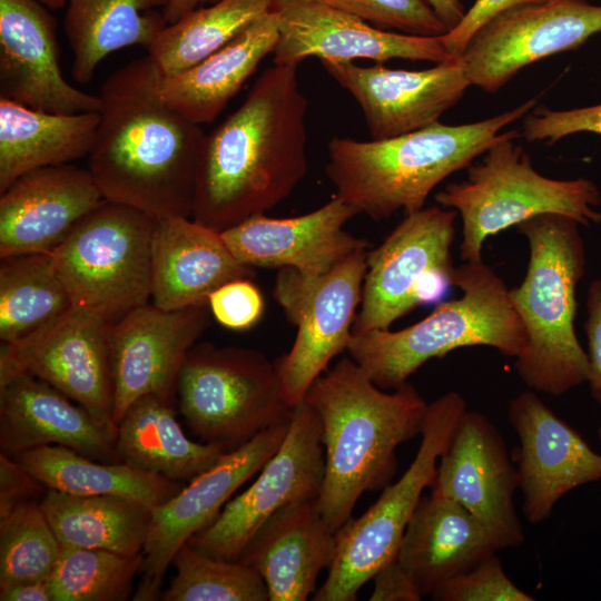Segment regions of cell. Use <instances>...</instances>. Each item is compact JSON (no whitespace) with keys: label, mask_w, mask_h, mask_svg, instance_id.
<instances>
[{"label":"cell","mask_w":601,"mask_h":601,"mask_svg":"<svg viewBox=\"0 0 601 601\" xmlns=\"http://www.w3.org/2000/svg\"><path fill=\"white\" fill-rule=\"evenodd\" d=\"M307 108L297 67H268L206 135L191 218L221 233L289 197L308 168Z\"/></svg>","instance_id":"cell-1"},{"label":"cell","mask_w":601,"mask_h":601,"mask_svg":"<svg viewBox=\"0 0 601 601\" xmlns=\"http://www.w3.org/2000/svg\"><path fill=\"white\" fill-rule=\"evenodd\" d=\"M101 119L88 155L104 198L160 219L193 215L206 135L154 92L141 59L101 86Z\"/></svg>","instance_id":"cell-2"},{"label":"cell","mask_w":601,"mask_h":601,"mask_svg":"<svg viewBox=\"0 0 601 601\" xmlns=\"http://www.w3.org/2000/svg\"><path fill=\"white\" fill-rule=\"evenodd\" d=\"M304 401L322 424L325 469L316 504L336 533L364 492L391 483L396 449L422 433L427 403L408 382L384 392L349 356L317 377Z\"/></svg>","instance_id":"cell-3"},{"label":"cell","mask_w":601,"mask_h":601,"mask_svg":"<svg viewBox=\"0 0 601 601\" xmlns=\"http://www.w3.org/2000/svg\"><path fill=\"white\" fill-rule=\"evenodd\" d=\"M532 98L484 120L450 126L434 122L387 139L334 136L327 145L326 175L336 195L357 214L384 220L400 210L417 211L431 191L467 168L536 105Z\"/></svg>","instance_id":"cell-4"},{"label":"cell","mask_w":601,"mask_h":601,"mask_svg":"<svg viewBox=\"0 0 601 601\" xmlns=\"http://www.w3.org/2000/svg\"><path fill=\"white\" fill-rule=\"evenodd\" d=\"M529 244L521 284L509 289L528 337L515 358L521 381L531 390L562 395L588 381L589 359L575 331V290L585 268L579 224L559 214L536 215L516 226Z\"/></svg>","instance_id":"cell-5"},{"label":"cell","mask_w":601,"mask_h":601,"mask_svg":"<svg viewBox=\"0 0 601 601\" xmlns=\"http://www.w3.org/2000/svg\"><path fill=\"white\" fill-rule=\"evenodd\" d=\"M451 282L462 295L440 302L420 322L400 331L353 335L349 357L383 390H395L424 363L466 346H490L519 358L528 347L524 326L503 279L483 262L454 267Z\"/></svg>","instance_id":"cell-6"},{"label":"cell","mask_w":601,"mask_h":601,"mask_svg":"<svg viewBox=\"0 0 601 601\" xmlns=\"http://www.w3.org/2000/svg\"><path fill=\"white\" fill-rule=\"evenodd\" d=\"M518 130L503 131L467 167V176L449 184L434 198L454 209L462 219L460 257L482 262L483 244L492 235L541 214H559L579 225L601 223V193L590 179H553L536 171L523 147L514 140Z\"/></svg>","instance_id":"cell-7"},{"label":"cell","mask_w":601,"mask_h":601,"mask_svg":"<svg viewBox=\"0 0 601 601\" xmlns=\"http://www.w3.org/2000/svg\"><path fill=\"white\" fill-rule=\"evenodd\" d=\"M179 412L204 443L234 451L288 420L277 365L257 349L197 342L177 386Z\"/></svg>","instance_id":"cell-8"},{"label":"cell","mask_w":601,"mask_h":601,"mask_svg":"<svg viewBox=\"0 0 601 601\" xmlns=\"http://www.w3.org/2000/svg\"><path fill=\"white\" fill-rule=\"evenodd\" d=\"M156 218L105 200L51 253L72 306L112 324L148 303Z\"/></svg>","instance_id":"cell-9"},{"label":"cell","mask_w":601,"mask_h":601,"mask_svg":"<svg viewBox=\"0 0 601 601\" xmlns=\"http://www.w3.org/2000/svg\"><path fill=\"white\" fill-rule=\"evenodd\" d=\"M466 408L464 397L453 391L427 403L420 447L410 467L361 516L351 518L336 532L333 562L312 600L354 601L361 588L396 558L422 492L432 485L440 456Z\"/></svg>","instance_id":"cell-10"},{"label":"cell","mask_w":601,"mask_h":601,"mask_svg":"<svg viewBox=\"0 0 601 601\" xmlns=\"http://www.w3.org/2000/svg\"><path fill=\"white\" fill-rule=\"evenodd\" d=\"M366 256L367 250L359 249L317 277L290 267L280 268L276 276L274 297L296 326L292 348L275 361L283 398L290 408L304 401L329 362L347 349L361 304Z\"/></svg>","instance_id":"cell-11"},{"label":"cell","mask_w":601,"mask_h":601,"mask_svg":"<svg viewBox=\"0 0 601 601\" xmlns=\"http://www.w3.org/2000/svg\"><path fill=\"white\" fill-rule=\"evenodd\" d=\"M322 424L305 401L293 407L287 434L255 481L230 499L217 518L188 543L223 560L238 561L257 530L282 508L316 500L324 479Z\"/></svg>","instance_id":"cell-12"},{"label":"cell","mask_w":601,"mask_h":601,"mask_svg":"<svg viewBox=\"0 0 601 601\" xmlns=\"http://www.w3.org/2000/svg\"><path fill=\"white\" fill-rule=\"evenodd\" d=\"M111 324L72 306L49 327L13 344H1L0 386L19 374L40 378L111 425L114 387Z\"/></svg>","instance_id":"cell-13"},{"label":"cell","mask_w":601,"mask_h":601,"mask_svg":"<svg viewBox=\"0 0 601 601\" xmlns=\"http://www.w3.org/2000/svg\"><path fill=\"white\" fill-rule=\"evenodd\" d=\"M289 422L290 417L264 430L245 445L224 453L175 496L151 509L140 582L132 600L154 601L160 597L164 575L178 549L208 526L236 491L258 474L280 447Z\"/></svg>","instance_id":"cell-14"},{"label":"cell","mask_w":601,"mask_h":601,"mask_svg":"<svg viewBox=\"0 0 601 601\" xmlns=\"http://www.w3.org/2000/svg\"><path fill=\"white\" fill-rule=\"evenodd\" d=\"M601 32V6L563 0L504 10L483 24L459 57L471 86L487 93L520 70L579 48Z\"/></svg>","instance_id":"cell-15"},{"label":"cell","mask_w":601,"mask_h":601,"mask_svg":"<svg viewBox=\"0 0 601 601\" xmlns=\"http://www.w3.org/2000/svg\"><path fill=\"white\" fill-rule=\"evenodd\" d=\"M210 314L208 306L162 309L147 303L111 324L116 424L145 395L173 403L185 357L208 327Z\"/></svg>","instance_id":"cell-16"},{"label":"cell","mask_w":601,"mask_h":601,"mask_svg":"<svg viewBox=\"0 0 601 601\" xmlns=\"http://www.w3.org/2000/svg\"><path fill=\"white\" fill-rule=\"evenodd\" d=\"M454 209L423 207L407 214L383 243L367 252L359 311L352 334L391 325L417 306V285L434 269L454 268Z\"/></svg>","instance_id":"cell-17"},{"label":"cell","mask_w":601,"mask_h":601,"mask_svg":"<svg viewBox=\"0 0 601 601\" xmlns=\"http://www.w3.org/2000/svg\"><path fill=\"white\" fill-rule=\"evenodd\" d=\"M516 489V469L500 431L484 414L466 408L440 456L431 494L460 503L505 549L524 542L513 501Z\"/></svg>","instance_id":"cell-18"},{"label":"cell","mask_w":601,"mask_h":601,"mask_svg":"<svg viewBox=\"0 0 601 601\" xmlns=\"http://www.w3.org/2000/svg\"><path fill=\"white\" fill-rule=\"evenodd\" d=\"M506 415L520 440L514 459L529 523L545 521L556 502L575 487L601 481V454L534 392L512 398Z\"/></svg>","instance_id":"cell-19"},{"label":"cell","mask_w":601,"mask_h":601,"mask_svg":"<svg viewBox=\"0 0 601 601\" xmlns=\"http://www.w3.org/2000/svg\"><path fill=\"white\" fill-rule=\"evenodd\" d=\"M279 17L275 65L298 66L309 57L351 61L392 59L442 63L454 59L441 36L427 37L380 29L367 21L314 0H273Z\"/></svg>","instance_id":"cell-20"},{"label":"cell","mask_w":601,"mask_h":601,"mask_svg":"<svg viewBox=\"0 0 601 601\" xmlns=\"http://www.w3.org/2000/svg\"><path fill=\"white\" fill-rule=\"evenodd\" d=\"M321 62L356 100L372 139L401 136L437 122L471 86L459 57L424 70Z\"/></svg>","instance_id":"cell-21"},{"label":"cell","mask_w":601,"mask_h":601,"mask_svg":"<svg viewBox=\"0 0 601 601\" xmlns=\"http://www.w3.org/2000/svg\"><path fill=\"white\" fill-rule=\"evenodd\" d=\"M56 21L37 0H0V98L53 114L100 111V96L71 86L60 68Z\"/></svg>","instance_id":"cell-22"},{"label":"cell","mask_w":601,"mask_h":601,"mask_svg":"<svg viewBox=\"0 0 601 601\" xmlns=\"http://www.w3.org/2000/svg\"><path fill=\"white\" fill-rule=\"evenodd\" d=\"M356 215L351 205L334 196L308 214L289 218L255 215L220 234L231 254L246 266L290 267L317 277L366 249L367 240L344 229Z\"/></svg>","instance_id":"cell-23"},{"label":"cell","mask_w":601,"mask_h":601,"mask_svg":"<svg viewBox=\"0 0 601 601\" xmlns=\"http://www.w3.org/2000/svg\"><path fill=\"white\" fill-rule=\"evenodd\" d=\"M105 200L90 171L71 162L21 175L0 196V258L53 253Z\"/></svg>","instance_id":"cell-24"},{"label":"cell","mask_w":601,"mask_h":601,"mask_svg":"<svg viewBox=\"0 0 601 601\" xmlns=\"http://www.w3.org/2000/svg\"><path fill=\"white\" fill-rule=\"evenodd\" d=\"M116 439V425L31 374H19L0 386V449L7 455L61 445L97 461L120 462Z\"/></svg>","instance_id":"cell-25"},{"label":"cell","mask_w":601,"mask_h":601,"mask_svg":"<svg viewBox=\"0 0 601 601\" xmlns=\"http://www.w3.org/2000/svg\"><path fill=\"white\" fill-rule=\"evenodd\" d=\"M151 266L152 304L162 309L208 306L209 295L224 284L255 276L219 231L190 217L156 219Z\"/></svg>","instance_id":"cell-26"},{"label":"cell","mask_w":601,"mask_h":601,"mask_svg":"<svg viewBox=\"0 0 601 601\" xmlns=\"http://www.w3.org/2000/svg\"><path fill=\"white\" fill-rule=\"evenodd\" d=\"M336 533L325 524L316 500L290 503L274 513L254 534L238 561L255 569L269 601H305L319 573L329 568Z\"/></svg>","instance_id":"cell-27"},{"label":"cell","mask_w":601,"mask_h":601,"mask_svg":"<svg viewBox=\"0 0 601 601\" xmlns=\"http://www.w3.org/2000/svg\"><path fill=\"white\" fill-rule=\"evenodd\" d=\"M492 531L460 503L430 494L413 513L396 554L423 595L502 550Z\"/></svg>","instance_id":"cell-28"},{"label":"cell","mask_w":601,"mask_h":601,"mask_svg":"<svg viewBox=\"0 0 601 601\" xmlns=\"http://www.w3.org/2000/svg\"><path fill=\"white\" fill-rule=\"evenodd\" d=\"M279 37V17L272 10L254 21L225 47L180 73L160 77L142 58L155 95L189 121H214L259 63L273 53Z\"/></svg>","instance_id":"cell-29"},{"label":"cell","mask_w":601,"mask_h":601,"mask_svg":"<svg viewBox=\"0 0 601 601\" xmlns=\"http://www.w3.org/2000/svg\"><path fill=\"white\" fill-rule=\"evenodd\" d=\"M100 111L53 114L0 98V194L21 175L88 156Z\"/></svg>","instance_id":"cell-30"},{"label":"cell","mask_w":601,"mask_h":601,"mask_svg":"<svg viewBox=\"0 0 601 601\" xmlns=\"http://www.w3.org/2000/svg\"><path fill=\"white\" fill-rule=\"evenodd\" d=\"M171 405L156 395L132 403L117 424L116 452L120 462L134 467L189 482L226 452L188 439Z\"/></svg>","instance_id":"cell-31"},{"label":"cell","mask_w":601,"mask_h":601,"mask_svg":"<svg viewBox=\"0 0 601 601\" xmlns=\"http://www.w3.org/2000/svg\"><path fill=\"white\" fill-rule=\"evenodd\" d=\"M169 0H66L63 28L72 52V78L88 83L98 65L129 46L146 49L167 26Z\"/></svg>","instance_id":"cell-32"},{"label":"cell","mask_w":601,"mask_h":601,"mask_svg":"<svg viewBox=\"0 0 601 601\" xmlns=\"http://www.w3.org/2000/svg\"><path fill=\"white\" fill-rule=\"evenodd\" d=\"M12 457L46 489L73 495H119L151 509L184 486L160 474L124 462H98L61 445L39 446Z\"/></svg>","instance_id":"cell-33"},{"label":"cell","mask_w":601,"mask_h":601,"mask_svg":"<svg viewBox=\"0 0 601 601\" xmlns=\"http://www.w3.org/2000/svg\"><path fill=\"white\" fill-rule=\"evenodd\" d=\"M40 506L62 546L142 553L151 508L119 495H73L47 489Z\"/></svg>","instance_id":"cell-34"},{"label":"cell","mask_w":601,"mask_h":601,"mask_svg":"<svg viewBox=\"0 0 601 601\" xmlns=\"http://www.w3.org/2000/svg\"><path fill=\"white\" fill-rule=\"evenodd\" d=\"M273 10V0H219L167 24L147 48L160 77L174 76L205 60Z\"/></svg>","instance_id":"cell-35"},{"label":"cell","mask_w":601,"mask_h":601,"mask_svg":"<svg viewBox=\"0 0 601 601\" xmlns=\"http://www.w3.org/2000/svg\"><path fill=\"white\" fill-rule=\"evenodd\" d=\"M71 307L51 254L1 258V344L20 342L49 327Z\"/></svg>","instance_id":"cell-36"},{"label":"cell","mask_w":601,"mask_h":601,"mask_svg":"<svg viewBox=\"0 0 601 601\" xmlns=\"http://www.w3.org/2000/svg\"><path fill=\"white\" fill-rule=\"evenodd\" d=\"M144 555L62 546L48 582L53 601H124L132 591Z\"/></svg>","instance_id":"cell-37"},{"label":"cell","mask_w":601,"mask_h":601,"mask_svg":"<svg viewBox=\"0 0 601 601\" xmlns=\"http://www.w3.org/2000/svg\"><path fill=\"white\" fill-rule=\"evenodd\" d=\"M176 574L164 601H269L260 574L240 561L207 555L188 542L173 558Z\"/></svg>","instance_id":"cell-38"},{"label":"cell","mask_w":601,"mask_h":601,"mask_svg":"<svg viewBox=\"0 0 601 601\" xmlns=\"http://www.w3.org/2000/svg\"><path fill=\"white\" fill-rule=\"evenodd\" d=\"M60 552L40 503L21 502L0 516V588L47 580Z\"/></svg>","instance_id":"cell-39"},{"label":"cell","mask_w":601,"mask_h":601,"mask_svg":"<svg viewBox=\"0 0 601 601\" xmlns=\"http://www.w3.org/2000/svg\"><path fill=\"white\" fill-rule=\"evenodd\" d=\"M383 30L439 37L447 29L425 0H314Z\"/></svg>","instance_id":"cell-40"},{"label":"cell","mask_w":601,"mask_h":601,"mask_svg":"<svg viewBox=\"0 0 601 601\" xmlns=\"http://www.w3.org/2000/svg\"><path fill=\"white\" fill-rule=\"evenodd\" d=\"M435 601H534L506 575L492 553L472 569L452 578L431 594Z\"/></svg>","instance_id":"cell-41"},{"label":"cell","mask_w":601,"mask_h":601,"mask_svg":"<svg viewBox=\"0 0 601 601\" xmlns=\"http://www.w3.org/2000/svg\"><path fill=\"white\" fill-rule=\"evenodd\" d=\"M522 127L528 141H546L548 145L577 132L601 135V104L570 110L541 107L524 117Z\"/></svg>","instance_id":"cell-42"},{"label":"cell","mask_w":601,"mask_h":601,"mask_svg":"<svg viewBox=\"0 0 601 601\" xmlns=\"http://www.w3.org/2000/svg\"><path fill=\"white\" fill-rule=\"evenodd\" d=\"M208 307L214 318L230 329L254 326L264 313V299L252 279L242 278L224 284L209 295Z\"/></svg>","instance_id":"cell-43"},{"label":"cell","mask_w":601,"mask_h":601,"mask_svg":"<svg viewBox=\"0 0 601 601\" xmlns=\"http://www.w3.org/2000/svg\"><path fill=\"white\" fill-rule=\"evenodd\" d=\"M563 0H476L452 30L441 36L445 50L453 57L462 55L474 33L497 13L521 6L545 4Z\"/></svg>","instance_id":"cell-44"},{"label":"cell","mask_w":601,"mask_h":601,"mask_svg":"<svg viewBox=\"0 0 601 601\" xmlns=\"http://www.w3.org/2000/svg\"><path fill=\"white\" fill-rule=\"evenodd\" d=\"M584 332L589 359L587 382L593 398L601 406V278L593 280L588 288Z\"/></svg>","instance_id":"cell-45"},{"label":"cell","mask_w":601,"mask_h":601,"mask_svg":"<svg viewBox=\"0 0 601 601\" xmlns=\"http://www.w3.org/2000/svg\"><path fill=\"white\" fill-rule=\"evenodd\" d=\"M46 487L12 456L0 454V516L17 504L30 501Z\"/></svg>","instance_id":"cell-46"},{"label":"cell","mask_w":601,"mask_h":601,"mask_svg":"<svg viewBox=\"0 0 601 601\" xmlns=\"http://www.w3.org/2000/svg\"><path fill=\"white\" fill-rule=\"evenodd\" d=\"M371 601H420L423 593L408 571L394 560L384 564L372 578Z\"/></svg>","instance_id":"cell-47"},{"label":"cell","mask_w":601,"mask_h":601,"mask_svg":"<svg viewBox=\"0 0 601 601\" xmlns=\"http://www.w3.org/2000/svg\"><path fill=\"white\" fill-rule=\"evenodd\" d=\"M1 601H53L47 580L28 581L0 588Z\"/></svg>","instance_id":"cell-48"},{"label":"cell","mask_w":601,"mask_h":601,"mask_svg":"<svg viewBox=\"0 0 601 601\" xmlns=\"http://www.w3.org/2000/svg\"><path fill=\"white\" fill-rule=\"evenodd\" d=\"M436 16L445 24L447 31L452 30L465 14L461 0H425Z\"/></svg>","instance_id":"cell-49"},{"label":"cell","mask_w":601,"mask_h":601,"mask_svg":"<svg viewBox=\"0 0 601 601\" xmlns=\"http://www.w3.org/2000/svg\"><path fill=\"white\" fill-rule=\"evenodd\" d=\"M219 0H169L164 16L167 24L175 23L188 13L213 3Z\"/></svg>","instance_id":"cell-50"},{"label":"cell","mask_w":601,"mask_h":601,"mask_svg":"<svg viewBox=\"0 0 601 601\" xmlns=\"http://www.w3.org/2000/svg\"><path fill=\"white\" fill-rule=\"evenodd\" d=\"M47 8L61 9L66 6V0H37Z\"/></svg>","instance_id":"cell-51"},{"label":"cell","mask_w":601,"mask_h":601,"mask_svg":"<svg viewBox=\"0 0 601 601\" xmlns=\"http://www.w3.org/2000/svg\"><path fill=\"white\" fill-rule=\"evenodd\" d=\"M598 436H599V440H600V443H601V425L598 428Z\"/></svg>","instance_id":"cell-52"}]
</instances>
